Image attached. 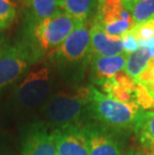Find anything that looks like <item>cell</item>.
<instances>
[{
  "label": "cell",
  "instance_id": "16",
  "mask_svg": "<svg viewBox=\"0 0 154 155\" xmlns=\"http://www.w3.org/2000/svg\"><path fill=\"white\" fill-rule=\"evenodd\" d=\"M150 53L148 49L144 46H139L135 51L127 55V60L125 65V73L132 78H137L147 66V63L150 60Z\"/></svg>",
  "mask_w": 154,
  "mask_h": 155
},
{
  "label": "cell",
  "instance_id": "9",
  "mask_svg": "<svg viewBox=\"0 0 154 155\" xmlns=\"http://www.w3.org/2000/svg\"><path fill=\"white\" fill-rule=\"evenodd\" d=\"M84 128L89 142V155L122 154L123 135L107 129L96 122L86 123Z\"/></svg>",
  "mask_w": 154,
  "mask_h": 155
},
{
  "label": "cell",
  "instance_id": "8",
  "mask_svg": "<svg viewBox=\"0 0 154 155\" xmlns=\"http://www.w3.org/2000/svg\"><path fill=\"white\" fill-rule=\"evenodd\" d=\"M51 133L58 155H89V142L84 125L54 128Z\"/></svg>",
  "mask_w": 154,
  "mask_h": 155
},
{
  "label": "cell",
  "instance_id": "11",
  "mask_svg": "<svg viewBox=\"0 0 154 155\" xmlns=\"http://www.w3.org/2000/svg\"><path fill=\"white\" fill-rule=\"evenodd\" d=\"M22 155H58L52 133L42 125L33 127L23 140Z\"/></svg>",
  "mask_w": 154,
  "mask_h": 155
},
{
  "label": "cell",
  "instance_id": "14",
  "mask_svg": "<svg viewBox=\"0 0 154 155\" xmlns=\"http://www.w3.org/2000/svg\"><path fill=\"white\" fill-rule=\"evenodd\" d=\"M22 24L34 23L51 17L59 10L58 0H19Z\"/></svg>",
  "mask_w": 154,
  "mask_h": 155
},
{
  "label": "cell",
  "instance_id": "27",
  "mask_svg": "<svg viewBox=\"0 0 154 155\" xmlns=\"http://www.w3.org/2000/svg\"><path fill=\"white\" fill-rule=\"evenodd\" d=\"M102 1H103V0H98V5H99V4H100V3H101V2H102Z\"/></svg>",
  "mask_w": 154,
  "mask_h": 155
},
{
  "label": "cell",
  "instance_id": "26",
  "mask_svg": "<svg viewBox=\"0 0 154 155\" xmlns=\"http://www.w3.org/2000/svg\"><path fill=\"white\" fill-rule=\"evenodd\" d=\"M4 45H5V43H4V36L0 34V52H1L3 46H4Z\"/></svg>",
  "mask_w": 154,
  "mask_h": 155
},
{
  "label": "cell",
  "instance_id": "28",
  "mask_svg": "<svg viewBox=\"0 0 154 155\" xmlns=\"http://www.w3.org/2000/svg\"><path fill=\"white\" fill-rule=\"evenodd\" d=\"M153 19H154V17H153Z\"/></svg>",
  "mask_w": 154,
  "mask_h": 155
},
{
  "label": "cell",
  "instance_id": "24",
  "mask_svg": "<svg viewBox=\"0 0 154 155\" xmlns=\"http://www.w3.org/2000/svg\"><path fill=\"white\" fill-rule=\"evenodd\" d=\"M136 1H138V0H123L124 7H125L128 11L131 12V10H132V8H133V5L135 4Z\"/></svg>",
  "mask_w": 154,
  "mask_h": 155
},
{
  "label": "cell",
  "instance_id": "13",
  "mask_svg": "<svg viewBox=\"0 0 154 155\" xmlns=\"http://www.w3.org/2000/svg\"><path fill=\"white\" fill-rule=\"evenodd\" d=\"M140 152L154 155V112L141 110L133 128Z\"/></svg>",
  "mask_w": 154,
  "mask_h": 155
},
{
  "label": "cell",
  "instance_id": "23",
  "mask_svg": "<svg viewBox=\"0 0 154 155\" xmlns=\"http://www.w3.org/2000/svg\"><path fill=\"white\" fill-rule=\"evenodd\" d=\"M139 46H144L148 49L149 53H150V57L153 58L154 57V37L147 39V40H143V41H139Z\"/></svg>",
  "mask_w": 154,
  "mask_h": 155
},
{
  "label": "cell",
  "instance_id": "10",
  "mask_svg": "<svg viewBox=\"0 0 154 155\" xmlns=\"http://www.w3.org/2000/svg\"><path fill=\"white\" fill-rule=\"evenodd\" d=\"M127 54L121 53L116 56L99 57L92 56L90 59V79L92 83L102 86L106 81L125 69Z\"/></svg>",
  "mask_w": 154,
  "mask_h": 155
},
{
  "label": "cell",
  "instance_id": "22",
  "mask_svg": "<svg viewBox=\"0 0 154 155\" xmlns=\"http://www.w3.org/2000/svg\"><path fill=\"white\" fill-rule=\"evenodd\" d=\"M121 41H122L124 53H126L127 55L132 53V52H134L139 47L138 41L136 40V38L134 37V35L131 33L130 30L128 32H126V33L121 37Z\"/></svg>",
  "mask_w": 154,
  "mask_h": 155
},
{
  "label": "cell",
  "instance_id": "17",
  "mask_svg": "<svg viewBox=\"0 0 154 155\" xmlns=\"http://www.w3.org/2000/svg\"><path fill=\"white\" fill-rule=\"evenodd\" d=\"M101 88L108 97L112 98L114 100L122 102V103H133L134 102L133 95L129 91H127L123 86L117 83L116 81H114V79L106 81L101 86Z\"/></svg>",
  "mask_w": 154,
  "mask_h": 155
},
{
  "label": "cell",
  "instance_id": "20",
  "mask_svg": "<svg viewBox=\"0 0 154 155\" xmlns=\"http://www.w3.org/2000/svg\"><path fill=\"white\" fill-rule=\"evenodd\" d=\"M136 88L133 93V99L135 104L138 105V107L141 110L150 109V108H154V98L152 95L149 93L145 86L142 84L136 82Z\"/></svg>",
  "mask_w": 154,
  "mask_h": 155
},
{
  "label": "cell",
  "instance_id": "7",
  "mask_svg": "<svg viewBox=\"0 0 154 155\" xmlns=\"http://www.w3.org/2000/svg\"><path fill=\"white\" fill-rule=\"evenodd\" d=\"M33 61L26 49L19 44H5L0 52V89L19 80L32 66Z\"/></svg>",
  "mask_w": 154,
  "mask_h": 155
},
{
  "label": "cell",
  "instance_id": "3",
  "mask_svg": "<svg viewBox=\"0 0 154 155\" xmlns=\"http://www.w3.org/2000/svg\"><path fill=\"white\" fill-rule=\"evenodd\" d=\"M140 111L141 109L134 102L122 103L91 86L88 114L94 118V122L107 129L121 135L130 132Z\"/></svg>",
  "mask_w": 154,
  "mask_h": 155
},
{
  "label": "cell",
  "instance_id": "25",
  "mask_svg": "<svg viewBox=\"0 0 154 155\" xmlns=\"http://www.w3.org/2000/svg\"><path fill=\"white\" fill-rule=\"evenodd\" d=\"M123 155H144V154H142L141 152H139V151H135V150H129V151H127L126 153H124Z\"/></svg>",
  "mask_w": 154,
  "mask_h": 155
},
{
  "label": "cell",
  "instance_id": "15",
  "mask_svg": "<svg viewBox=\"0 0 154 155\" xmlns=\"http://www.w3.org/2000/svg\"><path fill=\"white\" fill-rule=\"evenodd\" d=\"M59 9L78 22H88V18L97 12L98 0H58Z\"/></svg>",
  "mask_w": 154,
  "mask_h": 155
},
{
  "label": "cell",
  "instance_id": "18",
  "mask_svg": "<svg viewBox=\"0 0 154 155\" xmlns=\"http://www.w3.org/2000/svg\"><path fill=\"white\" fill-rule=\"evenodd\" d=\"M133 20L137 23L145 22L154 17V0H138L131 10Z\"/></svg>",
  "mask_w": 154,
  "mask_h": 155
},
{
  "label": "cell",
  "instance_id": "4",
  "mask_svg": "<svg viewBox=\"0 0 154 155\" xmlns=\"http://www.w3.org/2000/svg\"><path fill=\"white\" fill-rule=\"evenodd\" d=\"M90 86H81L53 94L44 105V115L55 128L81 124L88 114Z\"/></svg>",
  "mask_w": 154,
  "mask_h": 155
},
{
  "label": "cell",
  "instance_id": "2",
  "mask_svg": "<svg viewBox=\"0 0 154 155\" xmlns=\"http://www.w3.org/2000/svg\"><path fill=\"white\" fill-rule=\"evenodd\" d=\"M48 59L66 80L82 78L91 59L88 22L81 23Z\"/></svg>",
  "mask_w": 154,
  "mask_h": 155
},
{
  "label": "cell",
  "instance_id": "19",
  "mask_svg": "<svg viewBox=\"0 0 154 155\" xmlns=\"http://www.w3.org/2000/svg\"><path fill=\"white\" fill-rule=\"evenodd\" d=\"M16 8L11 0H0V30L9 28L15 21Z\"/></svg>",
  "mask_w": 154,
  "mask_h": 155
},
{
  "label": "cell",
  "instance_id": "1",
  "mask_svg": "<svg viewBox=\"0 0 154 155\" xmlns=\"http://www.w3.org/2000/svg\"><path fill=\"white\" fill-rule=\"evenodd\" d=\"M80 24L59 9L44 20L22 24L17 42L26 49L35 65L48 58Z\"/></svg>",
  "mask_w": 154,
  "mask_h": 155
},
{
  "label": "cell",
  "instance_id": "21",
  "mask_svg": "<svg viewBox=\"0 0 154 155\" xmlns=\"http://www.w3.org/2000/svg\"><path fill=\"white\" fill-rule=\"evenodd\" d=\"M130 31L138 42L154 37V19L152 18L145 22L134 24Z\"/></svg>",
  "mask_w": 154,
  "mask_h": 155
},
{
  "label": "cell",
  "instance_id": "5",
  "mask_svg": "<svg viewBox=\"0 0 154 155\" xmlns=\"http://www.w3.org/2000/svg\"><path fill=\"white\" fill-rule=\"evenodd\" d=\"M54 75L50 62L41 61L19 79L15 100L25 110L44 106L52 96Z\"/></svg>",
  "mask_w": 154,
  "mask_h": 155
},
{
  "label": "cell",
  "instance_id": "12",
  "mask_svg": "<svg viewBox=\"0 0 154 155\" xmlns=\"http://www.w3.org/2000/svg\"><path fill=\"white\" fill-rule=\"evenodd\" d=\"M123 53L121 38L107 35L100 24L94 20L90 27V54L99 57H109Z\"/></svg>",
  "mask_w": 154,
  "mask_h": 155
},
{
  "label": "cell",
  "instance_id": "6",
  "mask_svg": "<svg viewBox=\"0 0 154 155\" xmlns=\"http://www.w3.org/2000/svg\"><path fill=\"white\" fill-rule=\"evenodd\" d=\"M94 20L107 35L116 38H121L135 24L131 12L124 7L123 0H103L98 5Z\"/></svg>",
  "mask_w": 154,
  "mask_h": 155
}]
</instances>
